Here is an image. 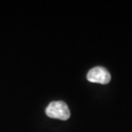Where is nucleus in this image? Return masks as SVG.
<instances>
[{
  "label": "nucleus",
  "mask_w": 132,
  "mask_h": 132,
  "mask_svg": "<svg viewBox=\"0 0 132 132\" xmlns=\"http://www.w3.org/2000/svg\"><path fill=\"white\" fill-rule=\"evenodd\" d=\"M46 114L51 118L68 120L70 117V111L64 101H52L46 108Z\"/></svg>",
  "instance_id": "nucleus-1"
},
{
  "label": "nucleus",
  "mask_w": 132,
  "mask_h": 132,
  "mask_svg": "<svg viewBox=\"0 0 132 132\" xmlns=\"http://www.w3.org/2000/svg\"><path fill=\"white\" fill-rule=\"evenodd\" d=\"M111 74L105 68L97 66L91 69L87 75V79L90 82L100 83V84H108L111 81Z\"/></svg>",
  "instance_id": "nucleus-2"
}]
</instances>
